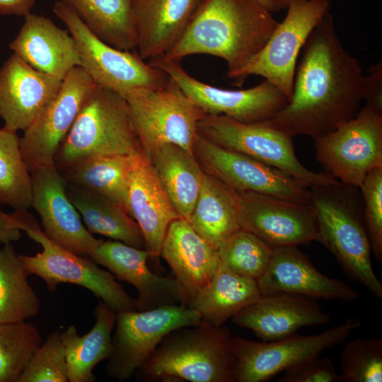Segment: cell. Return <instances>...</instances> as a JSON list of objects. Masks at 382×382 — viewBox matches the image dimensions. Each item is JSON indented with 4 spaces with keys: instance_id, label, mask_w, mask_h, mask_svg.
I'll return each instance as SVG.
<instances>
[{
    "instance_id": "ab89813d",
    "label": "cell",
    "mask_w": 382,
    "mask_h": 382,
    "mask_svg": "<svg viewBox=\"0 0 382 382\" xmlns=\"http://www.w3.org/2000/svg\"><path fill=\"white\" fill-rule=\"evenodd\" d=\"M364 201V217L371 249L378 261L382 260V167L364 178L359 187Z\"/></svg>"
},
{
    "instance_id": "60d3db41",
    "label": "cell",
    "mask_w": 382,
    "mask_h": 382,
    "mask_svg": "<svg viewBox=\"0 0 382 382\" xmlns=\"http://www.w3.org/2000/svg\"><path fill=\"white\" fill-rule=\"evenodd\" d=\"M278 382H339L342 381L334 363L328 357H317L286 371Z\"/></svg>"
},
{
    "instance_id": "cb8c5ba5",
    "label": "cell",
    "mask_w": 382,
    "mask_h": 382,
    "mask_svg": "<svg viewBox=\"0 0 382 382\" xmlns=\"http://www.w3.org/2000/svg\"><path fill=\"white\" fill-rule=\"evenodd\" d=\"M9 47L34 69L61 80L81 65L76 42L69 30L42 15L25 16Z\"/></svg>"
},
{
    "instance_id": "e575fe53",
    "label": "cell",
    "mask_w": 382,
    "mask_h": 382,
    "mask_svg": "<svg viewBox=\"0 0 382 382\" xmlns=\"http://www.w3.org/2000/svg\"><path fill=\"white\" fill-rule=\"evenodd\" d=\"M19 138L16 131L0 129V204L25 211L32 207L33 183Z\"/></svg>"
},
{
    "instance_id": "ac0fdd59",
    "label": "cell",
    "mask_w": 382,
    "mask_h": 382,
    "mask_svg": "<svg viewBox=\"0 0 382 382\" xmlns=\"http://www.w3.org/2000/svg\"><path fill=\"white\" fill-rule=\"evenodd\" d=\"M32 207L45 236L58 245L89 257L103 241L91 233L66 192L67 182L55 164L31 172Z\"/></svg>"
},
{
    "instance_id": "5bb4252c",
    "label": "cell",
    "mask_w": 382,
    "mask_h": 382,
    "mask_svg": "<svg viewBox=\"0 0 382 382\" xmlns=\"http://www.w3.org/2000/svg\"><path fill=\"white\" fill-rule=\"evenodd\" d=\"M148 64L164 71L206 115H224L245 123L271 120L289 103L277 87L264 80L247 89L218 88L190 76L180 61L161 54Z\"/></svg>"
},
{
    "instance_id": "30bf717a",
    "label": "cell",
    "mask_w": 382,
    "mask_h": 382,
    "mask_svg": "<svg viewBox=\"0 0 382 382\" xmlns=\"http://www.w3.org/2000/svg\"><path fill=\"white\" fill-rule=\"evenodd\" d=\"M361 322L348 318L342 323L309 336L292 335L268 342L234 336L231 347L236 358L235 382H265L319 357L325 349L344 342Z\"/></svg>"
},
{
    "instance_id": "f546056e",
    "label": "cell",
    "mask_w": 382,
    "mask_h": 382,
    "mask_svg": "<svg viewBox=\"0 0 382 382\" xmlns=\"http://www.w3.org/2000/svg\"><path fill=\"white\" fill-rule=\"evenodd\" d=\"M261 295L256 279L236 274L220 264L210 282L187 307L197 311L204 323L219 327Z\"/></svg>"
},
{
    "instance_id": "e0dca14e",
    "label": "cell",
    "mask_w": 382,
    "mask_h": 382,
    "mask_svg": "<svg viewBox=\"0 0 382 382\" xmlns=\"http://www.w3.org/2000/svg\"><path fill=\"white\" fill-rule=\"evenodd\" d=\"M242 228L272 248L299 245L318 241L316 209L301 204L254 192H237Z\"/></svg>"
},
{
    "instance_id": "8d00e7d4",
    "label": "cell",
    "mask_w": 382,
    "mask_h": 382,
    "mask_svg": "<svg viewBox=\"0 0 382 382\" xmlns=\"http://www.w3.org/2000/svg\"><path fill=\"white\" fill-rule=\"evenodd\" d=\"M40 345L38 330L25 320L0 323V382H17Z\"/></svg>"
},
{
    "instance_id": "f6af8a7d",
    "label": "cell",
    "mask_w": 382,
    "mask_h": 382,
    "mask_svg": "<svg viewBox=\"0 0 382 382\" xmlns=\"http://www.w3.org/2000/svg\"><path fill=\"white\" fill-rule=\"evenodd\" d=\"M260 5L271 13L279 11L280 9L274 0H256Z\"/></svg>"
},
{
    "instance_id": "9c48e42d",
    "label": "cell",
    "mask_w": 382,
    "mask_h": 382,
    "mask_svg": "<svg viewBox=\"0 0 382 382\" xmlns=\"http://www.w3.org/2000/svg\"><path fill=\"white\" fill-rule=\"evenodd\" d=\"M197 128L201 136L214 144L283 170L308 188L338 181L304 167L295 154L293 137L270 120L245 123L224 115H205Z\"/></svg>"
},
{
    "instance_id": "7c38bea8",
    "label": "cell",
    "mask_w": 382,
    "mask_h": 382,
    "mask_svg": "<svg viewBox=\"0 0 382 382\" xmlns=\"http://www.w3.org/2000/svg\"><path fill=\"white\" fill-rule=\"evenodd\" d=\"M202 322L197 311L181 305L117 313L106 374L121 381L129 379L168 333Z\"/></svg>"
},
{
    "instance_id": "ba28073f",
    "label": "cell",
    "mask_w": 382,
    "mask_h": 382,
    "mask_svg": "<svg viewBox=\"0 0 382 382\" xmlns=\"http://www.w3.org/2000/svg\"><path fill=\"white\" fill-rule=\"evenodd\" d=\"M143 152L149 157L172 144L193 154L198 123L206 115L170 78L164 86L125 97Z\"/></svg>"
},
{
    "instance_id": "44dd1931",
    "label": "cell",
    "mask_w": 382,
    "mask_h": 382,
    "mask_svg": "<svg viewBox=\"0 0 382 382\" xmlns=\"http://www.w3.org/2000/svg\"><path fill=\"white\" fill-rule=\"evenodd\" d=\"M257 282L262 295L286 292L346 302L359 298V293L342 280L320 272L297 245L273 248L268 267Z\"/></svg>"
},
{
    "instance_id": "7402d4cb",
    "label": "cell",
    "mask_w": 382,
    "mask_h": 382,
    "mask_svg": "<svg viewBox=\"0 0 382 382\" xmlns=\"http://www.w3.org/2000/svg\"><path fill=\"white\" fill-rule=\"evenodd\" d=\"M262 342L284 338L306 326L329 323L330 316L313 299L286 292L261 295L232 318Z\"/></svg>"
},
{
    "instance_id": "4316f807",
    "label": "cell",
    "mask_w": 382,
    "mask_h": 382,
    "mask_svg": "<svg viewBox=\"0 0 382 382\" xmlns=\"http://www.w3.org/2000/svg\"><path fill=\"white\" fill-rule=\"evenodd\" d=\"M94 316L95 325L83 336L79 335L73 325L61 332L70 382L95 381L93 370L110 355L116 312L99 299Z\"/></svg>"
},
{
    "instance_id": "f1b7e54d",
    "label": "cell",
    "mask_w": 382,
    "mask_h": 382,
    "mask_svg": "<svg viewBox=\"0 0 382 382\" xmlns=\"http://www.w3.org/2000/svg\"><path fill=\"white\" fill-rule=\"evenodd\" d=\"M212 245H218L241 229L238 192L204 172L199 193L187 220Z\"/></svg>"
},
{
    "instance_id": "d6986e66",
    "label": "cell",
    "mask_w": 382,
    "mask_h": 382,
    "mask_svg": "<svg viewBox=\"0 0 382 382\" xmlns=\"http://www.w3.org/2000/svg\"><path fill=\"white\" fill-rule=\"evenodd\" d=\"M89 257L106 267L116 278L132 284L138 291L136 310L144 311L161 306H187V299L173 277L161 276L147 265L149 254L145 249L118 241H103Z\"/></svg>"
},
{
    "instance_id": "7a4b0ae2",
    "label": "cell",
    "mask_w": 382,
    "mask_h": 382,
    "mask_svg": "<svg viewBox=\"0 0 382 382\" xmlns=\"http://www.w3.org/2000/svg\"><path fill=\"white\" fill-rule=\"evenodd\" d=\"M256 0H202L175 45L165 54L180 61L193 54L220 57L228 78L265 46L279 22Z\"/></svg>"
},
{
    "instance_id": "5b68a950",
    "label": "cell",
    "mask_w": 382,
    "mask_h": 382,
    "mask_svg": "<svg viewBox=\"0 0 382 382\" xmlns=\"http://www.w3.org/2000/svg\"><path fill=\"white\" fill-rule=\"evenodd\" d=\"M140 149L125 98L96 84L57 151L54 164L64 171L89 157L130 155Z\"/></svg>"
},
{
    "instance_id": "bcb514c9",
    "label": "cell",
    "mask_w": 382,
    "mask_h": 382,
    "mask_svg": "<svg viewBox=\"0 0 382 382\" xmlns=\"http://www.w3.org/2000/svg\"><path fill=\"white\" fill-rule=\"evenodd\" d=\"M279 9H286L292 0H274Z\"/></svg>"
},
{
    "instance_id": "603a6c76",
    "label": "cell",
    "mask_w": 382,
    "mask_h": 382,
    "mask_svg": "<svg viewBox=\"0 0 382 382\" xmlns=\"http://www.w3.org/2000/svg\"><path fill=\"white\" fill-rule=\"evenodd\" d=\"M129 215L139 226L149 259L157 261L170 224L180 217L162 187L148 157L140 149L132 154Z\"/></svg>"
},
{
    "instance_id": "7bdbcfd3",
    "label": "cell",
    "mask_w": 382,
    "mask_h": 382,
    "mask_svg": "<svg viewBox=\"0 0 382 382\" xmlns=\"http://www.w3.org/2000/svg\"><path fill=\"white\" fill-rule=\"evenodd\" d=\"M37 0H0V14L25 17L31 13Z\"/></svg>"
},
{
    "instance_id": "8fae6325",
    "label": "cell",
    "mask_w": 382,
    "mask_h": 382,
    "mask_svg": "<svg viewBox=\"0 0 382 382\" xmlns=\"http://www.w3.org/2000/svg\"><path fill=\"white\" fill-rule=\"evenodd\" d=\"M329 0H292L287 13L263 48L231 79L241 86L251 75L260 76L291 100L299 55L314 28L330 12Z\"/></svg>"
},
{
    "instance_id": "484cf974",
    "label": "cell",
    "mask_w": 382,
    "mask_h": 382,
    "mask_svg": "<svg viewBox=\"0 0 382 382\" xmlns=\"http://www.w3.org/2000/svg\"><path fill=\"white\" fill-rule=\"evenodd\" d=\"M202 0H132L136 50L144 60L165 54L179 40Z\"/></svg>"
},
{
    "instance_id": "4dcf8cb0",
    "label": "cell",
    "mask_w": 382,
    "mask_h": 382,
    "mask_svg": "<svg viewBox=\"0 0 382 382\" xmlns=\"http://www.w3.org/2000/svg\"><path fill=\"white\" fill-rule=\"evenodd\" d=\"M66 192L91 233L146 250L139 226L120 205L103 195L68 183Z\"/></svg>"
},
{
    "instance_id": "d4e9b609",
    "label": "cell",
    "mask_w": 382,
    "mask_h": 382,
    "mask_svg": "<svg viewBox=\"0 0 382 382\" xmlns=\"http://www.w3.org/2000/svg\"><path fill=\"white\" fill-rule=\"evenodd\" d=\"M160 257L170 266L189 301L212 279L220 261L215 246L179 218L169 226Z\"/></svg>"
},
{
    "instance_id": "ffe728a7",
    "label": "cell",
    "mask_w": 382,
    "mask_h": 382,
    "mask_svg": "<svg viewBox=\"0 0 382 382\" xmlns=\"http://www.w3.org/2000/svg\"><path fill=\"white\" fill-rule=\"evenodd\" d=\"M62 80L40 71L13 53L0 68V117L4 127L27 129L59 91Z\"/></svg>"
},
{
    "instance_id": "52a82bcc",
    "label": "cell",
    "mask_w": 382,
    "mask_h": 382,
    "mask_svg": "<svg viewBox=\"0 0 382 382\" xmlns=\"http://www.w3.org/2000/svg\"><path fill=\"white\" fill-rule=\"evenodd\" d=\"M52 11L76 42L80 66L96 84L125 98L134 91L158 88L169 81L164 71L146 62L136 50H120L98 38L62 0L54 3Z\"/></svg>"
},
{
    "instance_id": "6da1fadb",
    "label": "cell",
    "mask_w": 382,
    "mask_h": 382,
    "mask_svg": "<svg viewBox=\"0 0 382 382\" xmlns=\"http://www.w3.org/2000/svg\"><path fill=\"white\" fill-rule=\"evenodd\" d=\"M301 50L291 98L270 122L292 137L305 135L316 139L358 112L363 74L358 59L340 42L330 12Z\"/></svg>"
},
{
    "instance_id": "d590c367",
    "label": "cell",
    "mask_w": 382,
    "mask_h": 382,
    "mask_svg": "<svg viewBox=\"0 0 382 382\" xmlns=\"http://www.w3.org/2000/svg\"><path fill=\"white\" fill-rule=\"evenodd\" d=\"M216 249L221 265L256 280L266 271L273 254L272 247L243 228L224 240Z\"/></svg>"
},
{
    "instance_id": "f35d334b",
    "label": "cell",
    "mask_w": 382,
    "mask_h": 382,
    "mask_svg": "<svg viewBox=\"0 0 382 382\" xmlns=\"http://www.w3.org/2000/svg\"><path fill=\"white\" fill-rule=\"evenodd\" d=\"M68 371L61 332H52L34 352L17 382H67Z\"/></svg>"
},
{
    "instance_id": "b9f144b4",
    "label": "cell",
    "mask_w": 382,
    "mask_h": 382,
    "mask_svg": "<svg viewBox=\"0 0 382 382\" xmlns=\"http://www.w3.org/2000/svg\"><path fill=\"white\" fill-rule=\"evenodd\" d=\"M361 93L365 106L382 115V63L370 66L367 74L363 75Z\"/></svg>"
},
{
    "instance_id": "d6a6232c",
    "label": "cell",
    "mask_w": 382,
    "mask_h": 382,
    "mask_svg": "<svg viewBox=\"0 0 382 382\" xmlns=\"http://www.w3.org/2000/svg\"><path fill=\"white\" fill-rule=\"evenodd\" d=\"M87 28L108 45L123 50L137 47L132 0H62Z\"/></svg>"
},
{
    "instance_id": "ee69618b",
    "label": "cell",
    "mask_w": 382,
    "mask_h": 382,
    "mask_svg": "<svg viewBox=\"0 0 382 382\" xmlns=\"http://www.w3.org/2000/svg\"><path fill=\"white\" fill-rule=\"evenodd\" d=\"M21 236V230L14 226L11 214L0 209V246L16 241Z\"/></svg>"
},
{
    "instance_id": "277c9868",
    "label": "cell",
    "mask_w": 382,
    "mask_h": 382,
    "mask_svg": "<svg viewBox=\"0 0 382 382\" xmlns=\"http://www.w3.org/2000/svg\"><path fill=\"white\" fill-rule=\"evenodd\" d=\"M358 188L340 181L309 188L316 214L318 242L335 255L350 279L381 299L382 284L372 267L364 201Z\"/></svg>"
},
{
    "instance_id": "836d02e7",
    "label": "cell",
    "mask_w": 382,
    "mask_h": 382,
    "mask_svg": "<svg viewBox=\"0 0 382 382\" xmlns=\"http://www.w3.org/2000/svg\"><path fill=\"white\" fill-rule=\"evenodd\" d=\"M28 276L11 243L4 244L0 248V323L25 321L39 313L40 302Z\"/></svg>"
},
{
    "instance_id": "2e32d148",
    "label": "cell",
    "mask_w": 382,
    "mask_h": 382,
    "mask_svg": "<svg viewBox=\"0 0 382 382\" xmlns=\"http://www.w3.org/2000/svg\"><path fill=\"white\" fill-rule=\"evenodd\" d=\"M96 85L83 68H74L52 101L23 131L20 148L30 173L54 163L57 151Z\"/></svg>"
},
{
    "instance_id": "1f68e13d",
    "label": "cell",
    "mask_w": 382,
    "mask_h": 382,
    "mask_svg": "<svg viewBox=\"0 0 382 382\" xmlns=\"http://www.w3.org/2000/svg\"><path fill=\"white\" fill-rule=\"evenodd\" d=\"M132 154L89 157L64 170L62 175L68 183L110 199L129 214Z\"/></svg>"
},
{
    "instance_id": "8992f818",
    "label": "cell",
    "mask_w": 382,
    "mask_h": 382,
    "mask_svg": "<svg viewBox=\"0 0 382 382\" xmlns=\"http://www.w3.org/2000/svg\"><path fill=\"white\" fill-rule=\"evenodd\" d=\"M16 228L40 244L42 250L35 255L18 254L27 273L40 277L48 289L58 284H73L90 290L116 313L137 311L134 299L117 283L115 276L100 269L90 257L74 253L52 242L28 210L11 213Z\"/></svg>"
},
{
    "instance_id": "74e56055",
    "label": "cell",
    "mask_w": 382,
    "mask_h": 382,
    "mask_svg": "<svg viewBox=\"0 0 382 382\" xmlns=\"http://www.w3.org/2000/svg\"><path fill=\"white\" fill-rule=\"evenodd\" d=\"M342 381H382V339L357 338L345 346L341 357Z\"/></svg>"
},
{
    "instance_id": "83f0119b",
    "label": "cell",
    "mask_w": 382,
    "mask_h": 382,
    "mask_svg": "<svg viewBox=\"0 0 382 382\" xmlns=\"http://www.w3.org/2000/svg\"><path fill=\"white\" fill-rule=\"evenodd\" d=\"M148 158L174 209L180 218L187 220L204 173L194 154L168 144L158 148Z\"/></svg>"
},
{
    "instance_id": "9a60e30c",
    "label": "cell",
    "mask_w": 382,
    "mask_h": 382,
    "mask_svg": "<svg viewBox=\"0 0 382 382\" xmlns=\"http://www.w3.org/2000/svg\"><path fill=\"white\" fill-rule=\"evenodd\" d=\"M193 154L204 172L236 192H254L311 204L309 188L290 175L245 154L222 148L199 134Z\"/></svg>"
},
{
    "instance_id": "3957f363",
    "label": "cell",
    "mask_w": 382,
    "mask_h": 382,
    "mask_svg": "<svg viewBox=\"0 0 382 382\" xmlns=\"http://www.w3.org/2000/svg\"><path fill=\"white\" fill-rule=\"evenodd\" d=\"M231 331L204 321L168 333L135 372L147 382H235Z\"/></svg>"
},
{
    "instance_id": "4fadbf2b",
    "label": "cell",
    "mask_w": 382,
    "mask_h": 382,
    "mask_svg": "<svg viewBox=\"0 0 382 382\" xmlns=\"http://www.w3.org/2000/svg\"><path fill=\"white\" fill-rule=\"evenodd\" d=\"M315 140L324 173L359 187L371 170L382 167V115L366 106L351 120Z\"/></svg>"
}]
</instances>
